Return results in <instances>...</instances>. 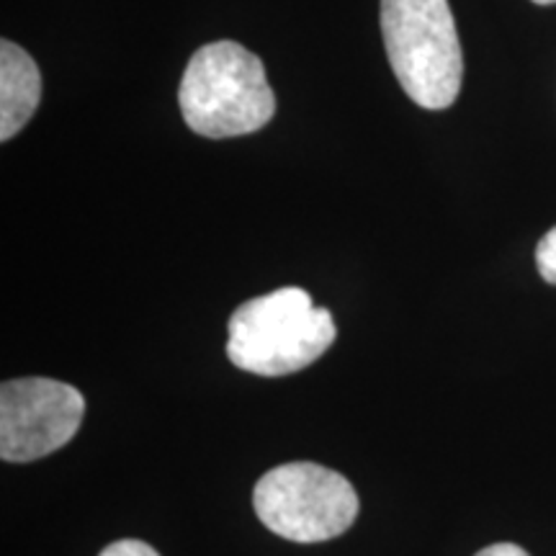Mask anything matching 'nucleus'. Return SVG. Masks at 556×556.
I'll return each instance as SVG.
<instances>
[{"instance_id": "obj_1", "label": "nucleus", "mask_w": 556, "mask_h": 556, "mask_svg": "<svg viewBox=\"0 0 556 556\" xmlns=\"http://www.w3.org/2000/svg\"><path fill=\"white\" fill-rule=\"evenodd\" d=\"M227 356L240 371L289 377L325 356L338 328L330 309L317 307L299 287L255 296L232 312Z\"/></svg>"}, {"instance_id": "obj_5", "label": "nucleus", "mask_w": 556, "mask_h": 556, "mask_svg": "<svg viewBox=\"0 0 556 556\" xmlns=\"http://www.w3.org/2000/svg\"><path fill=\"white\" fill-rule=\"evenodd\" d=\"M86 400L75 387L47 377L9 379L0 387V456L29 464L67 446L78 433Z\"/></svg>"}, {"instance_id": "obj_4", "label": "nucleus", "mask_w": 556, "mask_h": 556, "mask_svg": "<svg viewBox=\"0 0 556 556\" xmlns=\"http://www.w3.org/2000/svg\"><path fill=\"white\" fill-rule=\"evenodd\" d=\"M255 516L276 536L319 544L345 533L358 518V492L323 464L291 462L266 471L253 490Z\"/></svg>"}, {"instance_id": "obj_8", "label": "nucleus", "mask_w": 556, "mask_h": 556, "mask_svg": "<svg viewBox=\"0 0 556 556\" xmlns=\"http://www.w3.org/2000/svg\"><path fill=\"white\" fill-rule=\"evenodd\" d=\"M99 556H160V554L148 544V541L122 539V541H114V544H109Z\"/></svg>"}, {"instance_id": "obj_2", "label": "nucleus", "mask_w": 556, "mask_h": 556, "mask_svg": "<svg viewBox=\"0 0 556 556\" xmlns=\"http://www.w3.org/2000/svg\"><path fill=\"white\" fill-rule=\"evenodd\" d=\"M178 103L189 129L208 139L253 135L276 114V96L261 58L227 39L193 52Z\"/></svg>"}, {"instance_id": "obj_9", "label": "nucleus", "mask_w": 556, "mask_h": 556, "mask_svg": "<svg viewBox=\"0 0 556 556\" xmlns=\"http://www.w3.org/2000/svg\"><path fill=\"white\" fill-rule=\"evenodd\" d=\"M475 556H531V554H528L523 546L510 544V541H503V544H492V546L482 548V552H477Z\"/></svg>"}, {"instance_id": "obj_6", "label": "nucleus", "mask_w": 556, "mask_h": 556, "mask_svg": "<svg viewBox=\"0 0 556 556\" xmlns=\"http://www.w3.org/2000/svg\"><path fill=\"white\" fill-rule=\"evenodd\" d=\"M41 99V75L29 52L0 41V139L9 142L31 119Z\"/></svg>"}, {"instance_id": "obj_10", "label": "nucleus", "mask_w": 556, "mask_h": 556, "mask_svg": "<svg viewBox=\"0 0 556 556\" xmlns=\"http://www.w3.org/2000/svg\"><path fill=\"white\" fill-rule=\"evenodd\" d=\"M533 3H539V5H554L556 0H533Z\"/></svg>"}, {"instance_id": "obj_3", "label": "nucleus", "mask_w": 556, "mask_h": 556, "mask_svg": "<svg viewBox=\"0 0 556 556\" xmlns=\"http://www.w3.org/2000/svg\"><path fill=\"white\" fill-rule=\"evenodd\" d=\"M381 37L389 65L417 106L441 111L458 99L464 54L448 0H381Z\"/></svg>"}, {"instance_id": "obj_7", "label": "nucleus", "mask_w": 556, "mask_h": 556, "mask_svg": "<svg viewBox=\"0 0 556 556\" xmlns=\"http://www.w3.org/2000/svg\"><path fill=\"white\" fill-rule=\"evenodd\" d=\"M536 268L546 283L556 287V227L548 229L536 245Z\"/></svg>"}]
</instances>
